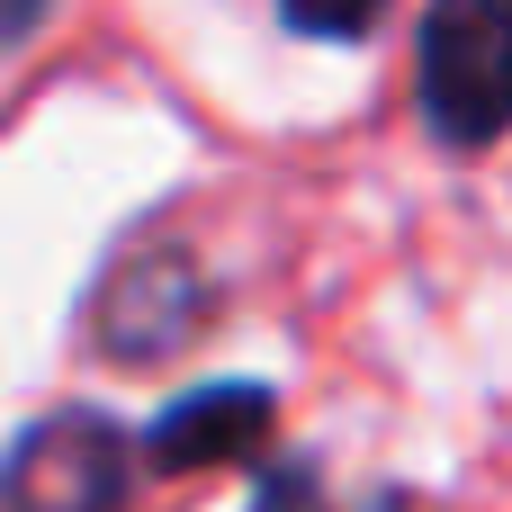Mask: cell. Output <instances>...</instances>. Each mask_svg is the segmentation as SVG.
Segmentation results:
<instances>
[{
  "instance_id": "3",
  "label": "cell",
  "mask_w": 512,
  "mask_h": 512,
  "mask_svg": "<svg viewBox=\"0 0 512 512\" xmlns=\"http://www.w3.org/2000/svg\"><path fill=\"white\" fill-rule=\"evenodd\" d=\"M198 315H207V288L180 252H135L99 288V342L117 360H171L198 333Z\"/></svg>"
},
{
  "instance_id": "6",
  "label": "cell",
  "mask_w": 512,
  "mask_h": 512,
  "mask_svg": "<svg viewBox=\"0 0 512 512\" xmlns=\"http://www.w3.org/2000/svg\"><path fill=\"white\" fill-rule=\"evenodd\" d=\"M261 512H324V495H315V477H306V468H288V477H270V486H261Z\"/></svg>"
},
{
  "instance_id": "1",
  "label": "cell",
  "mask_w": 512,
  "mask_h": 512,
  "mask_svg": "<svg viewBox=\"0 0 512 512\" xmlns=\"http://www.w3.org/2000/svg\"><path fill=\"white\" fill-rule=\"evenodd\" d=\"M414 99L450 153L512 135V0H432L414 36Z\"/></svg>"
},
{
  "instance_id": "2",
  "label": "cell",
  "mask_w": 512,
  "mask_h": 512,
  "mask_svg": "<svg viewBox=\"0 0 512 512\" xmlns=\"http://www.w3.org/2000/svg\"><path fill=\"white\" fill-rule=\"evenodd\" d=\"M117 504H126V432L99 414L36 423L0 468V512H117Z\"/></svg>"
},
{
  "instance_id": "5",
  "label": "cell",
  "mask_w": 512,
  "mask_h": 512,
  "mask_svg": "<svg viewBox=\"0 0 512 512\" xmlns=\"http://www.w3.org/2000/svg\"><path fill=\"white\" fill-rule=\"evenodd\" d=\"M279 9H288L297 36H333V45H351L387 18V0H279Z\"/></svg>"
},
{
  "instance_id": "4",
  "label": "cell",
  "mask_w": 512,
  "mask_h": 512,
  "mask_svg": "<svg viewBox=\"0 0 512 512\" xmlns=\"http://www.w3.org/2000/svg\"><path fill=\"white\" fill-rule=\"evenodd\" d=\"M261 423H270V396H261V387H207V396H189V405H171V414L153 423V459H162V468L234 459V450L261 441Z\"/></svg>"
},
{
  "instance_id": "7",
  "label": "cell",
  "mask_w": 512,
  "mask_h": 512,
  "mask_svg": "<svg viewBox=\"0 0 512 512\" xmlns=\"http://www.w3.org/2000/svg\"><path fill=\"white\" fill-rule=\"evenodd\" d=\"M45 9H54V0H0V45L36 36V27H45Z\"/></svg>"
}]
</instances>
